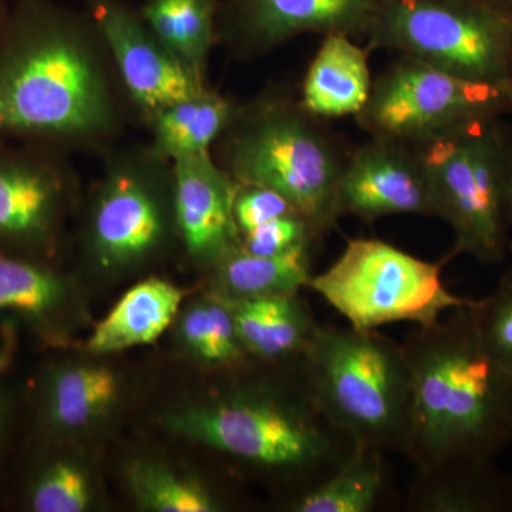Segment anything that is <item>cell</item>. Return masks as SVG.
<instances>
[{
    "label": "cell",
    "instance_id": "cell-18",
    "mask_svg": "<svg viewBox=\"0 0 512 512\" xmlns=\"http://www.w3.org/2000/svg\"><path fill=\"white\" fill-rule=\"evenodd\" d=\"M228 303L242 348L266 365L302 360L320 326L298 293Z\"/></svg>",
    "mask_w": 512,
    "mask_h": 512
},
{
    "label": "cell",
    "instance_id": "cell-33",
    "mask_svg": "<svg viewBox=\"0 0 512 512\" xmlns=\"http://www.w3.org/2000/svg\"><path fill=\"white\" fill-rule=\"evenodd\" d=\"M510 220H511V228H512V192H511ZM508 252H511V254H512V237L510 238V244H508Z\"/></svg>",
    "mask_w": 512,
    "mask_h": 512
},
{
    "label": "cell",
    "instance_id": "cell-5",
    "mask_svg": "<svg viewBox=\"0 0 512 512\" xmlns=\"http://www.w3.org/2000/svg\"><path fill=\"white\" fill-rule=\"evenodd\" d=\"M503 116L484 117L434 134L414 144L439 218L453 229L458 255L498 264L511 238L512 131Z\"/></svg>",
    "mask_w": 512,
    "mask_h": 512
},
{
    "label": "cell",
    "instance_id": "cell-26",
    "mask_svg": "<svg viewBox=\"0 0 512 512\" xmlns=\"http://www.w3.org/2000/svg\"><path fill=\"white\" fill-rule=\"evenodd\" d=\"M93 501L89 473L69 457H40L23 485L22 503L28 511L83 512Z\"/></svg>",
    "mask_w": 512,
    "mask_h": 512
},
{
    "label": "cell",
    "instance_id": "cell-7",
    "mask_svg": "<svg viewBox=\"0 0 512 512\" xmlns=\"http://www.w3.org/2000/svg\"><path fill=\"white\" fill-rule=\"evenodd\" d=\"M443 266V261H423L380 239H350L325 272L312 276L308 289L353 329L377 330L402 322L429 326L476 302L448 291Z\"/></svg>",
    "mask_w": 512,
    "mask_h": 512
},
{
    "label": "cell",
    "instance_id": "cell-2",
    "mask_svg": "<svg viewBox=\"0 0 512 512\" xmlns=\"http://www.w3.org/2000/svg\"><path fill=\"white\" fill-rule=\"evenodd\" d=\"M168 426L252 470L284 478L291 484V500L338 470L357 444L323 412L302 360L284 382L234 384L173 414Z\"/></svg>",
    "mask_w": 512,
    "mask_h": 512
},
{
    "label": "cell",
    "instance_id": "cell-1",
    "mask_svg": "<svg viewBox=\"0 0 512 512\" xmlns=\"http://www.w3.org/2000/svg\"><path fill=\"white\" fill-rule=\"evenodd\" d=\"M473 305L416 326L402 343L413 376L406 457L414 467L451 458L495 460L512 446V376L484 348Z\"/></svg>",
    "mask_w": 512,
    "mask_h": 512
},
{
    "label": "cell",
    "instance_id": "cell-30",
    "mask_svg": "<svg viewBox=\"0 0 512 512\" xmlns=\"http://www.w3.org/2000/svg\"><path fill=\"white\" fill-rule=\"evenodd\" d=\"M295 212L291 202L269 188L258 185H239L237 188L234 218L241 235L261 227L266 222Z\"/></svg>",
    "mask_w": 512,
    "mask_h": 512
},
{
    "label": "cell",
    "instance_id": "cell-10",
    "mask_svg": "<svg viewBox=\"0 0 512 512\" xmlns=\"http://www.w3.org/2000/svg\"><path fill=\"white\" fill-rule=\"evenodd\" d=\"M402 214L439 217L429 178L409 144L375 137L343 164L336 215L375 221Z\"/></svg>",
    "mask_w": 512,
    "mask_h": 512
},
{
    "label": "cell",
    "instance_id": "cell-22",
    "mask_svg": "<svg viewBox=\"0 0 512 512\" xmlns=\"http://www.w3.org/2000/svg\"><path fill=\"white\" fill-rule=\"evenodd\" d=\"M387 454L356 444L348 460L325 481L285 503L289 512H372L390 487Z\"/></svg>",
    "mask_w": 512,
    "mask_h": 512
},
{
    "label": "cell",
    "instance_id": "cell-15",
    "mask_svg": "<svg viewBox=\"0 0 512 512\" xmlns=\"http://www.w3.org/2000/svg\"><path fill=\"white\" fill-rule=\"evenodd\" d=\"M410 512L512 511V477L494 460L451 458L414 467L406 494Z\"/></svg>",
    "mask_w": 512,
    "mask_h": 512
},
{
    "label": "cell",
    "instance_id": "cell-23",
    "mask_svg": "<svg viewBox=\"0 0 512 512\" xmlns=\"http://www.w3.org/2000/svg\"><path fill=\"white\" fill-rule=\"evenodd\" d=\"M311 245L261 256L237 251L214 266V293L225 301L298 293L312 279Z\"/></svg>",
    "mask_w": 512,
    "mask_h": 512
},
{
    "label": "cell",
    "instance_id": "cell-6",
    "mask_svg": "<svg viewBox=\"0 0 512 512\" xmlns=\"http://www.w3.org/2000/svg\"><path fill=\"white\" fill-rule=\"evenodd\" d=\"M366 35L375 49L512 87V16L483 0H382Z\"/></svg>",
    "mask_w": 512,
    "mask_h": 512
},
{
    "label": "cell",
    "instance_id": "cell-12",
    "mask_svg": "<svg viewBox=\"0 0 512 512\" xmlns=\"http://www.w3.org/2000/svg\"><path fill=\"white\" fill-rule=\"evenodd\" d=\"M238 184L200 153L174 160L175 220L190 254L215 266L241 247L234 218Z\"/></svg>",
    "mask_w": 512,
    "mask_h": 512
},
{
    "label": "cell",
    "instance_id": "cell-19",
    "mask_svg": "<svg viewBox=\"0 0 512 512\" xmlns=\"http://www.w3.org/2000/svg\"><path fill=\"white\" fill-rule=\"evenodd\" d=\"M70 282L42 258L0 249V313L22 319L39 338L59 342L73 315Z\"/></svg>",
    "mask_w": 512,
    "mask_h": 512
},
{
    "label": "cell",
    "instance_id": "cell-28",
    "mask_svg": "<svg viewBox=\"0 0 512 512\" xmlns=\"http://www.w3.org/2000/svg\"><path fill=\"white\" fill-rule=\"evenodd\" d=\"M471 313L484 348L512 376V268L487 298L474 302Z\"/></svg>",
    "mask_w": 512,
    "mask_h": 512
},
{
    "label": "cell",
    "instance_id": "cell-25",
    "mask_svg": "<svg viewBox=\"0 0 512 512\" xmlns=\"http://www.w3.org/2000/svg\"><path fill=\"white\" fill-rule=\"evenodd\" d=\"M214 0H148L141 18L167 49L198 72L214 39Z\"/></svg>",
    "mask_w": 512,
    "mask_h": 512
},
{
    "label": "cell",
    "instance_id": "cell-8",
    "mask_svg": "<svg viewBox=\"0 0 512 512\" xmlns=\"http://www.w3.org/2000/svg\"><path fill=\"white\" fill-rule=\"evenodd\" d=\"M308 116L303 109L259 114L235 138L231 167L238 185L278 192L322 235L338 221L336 191L345 161Z\"/></svg>",
    "mask_w": 512,
    "mask_h": 512
},
{
    "label": "cell",
    "instance_id": "cell-29",
    "mask_svg": "<svg viewBox=\"0 0 512 512\" xmlns=\"http://www.w3.org/2000/svg\"><path fill=\"white\" fill-rule=\"evenodd\" d=\"M320 234L301 214L276 218L241 235V249L252 255L284 254L293 248L312 244Z\"/></svg>",
    "mask_w": 512,
    "mask_h": 512
},
{
    "label": "cell",
    "instance_id": "cell-9",
    "mask_svg": "<svg viewBox=\"0 0 512 512\" xmlns=\"http://www.w3.org/2000/svg\"><path fill=\"white\" fill-rule=\"evenodd\" d=\"M512 111V87L474 82L403 56L373 83L357 114L377 138L412 144L450 128Z\"/></svg>",
    "mask_w": 512,
    "mask_h": 512
},
{
    "label": "cell",
    "instance_id": "cell-31",
    "mask_svg": "<svg viewBox=\"0 0 512 512\" xmlns=\"http://www.w3.org/2000/svg\"><path fill=\"white\" fill-rule=\"evenodd\" d=\"M6 420H8V402L5 392L0 387V450H2L3 434H5Z\"/></svg>",
    "mask_w": 512,
    "mask_h": 512
},
{
    "label": "cell",
    "instance_id": "cell-21",
    "mask_svg": "<svg viewBox=\"0 0 512 512\" xmlns=\"http://www.w3.org/2000/svg\"><path fill=\"white\" fill-rule=\"evenodd\" d=\"M183 298L180 288L163 279L150 278L134 285L97 323L87 349L107 355L153 343L173 323Z\"/></svg>",
    "mask_w": 512,
    "mask_h": 512
},
{
    "label": "cell",
    "instance_id": "cell-20",
    "mask_svg": "<svg viewBox=\"0 0 512 512\" xmlns=\"http://www.w3.org/2000/svg\"><path fill=\"white\" fill-rule=\"evenodd\" d=\"M372 87L366 50L348 35H328L306 73L302 109L325 119L357 116L365 109Z\"/></svg>",
    "mask_w": 512,
    "mask_h": 512
},
{
    "label": "cell",
    "instance_id": "cell-17",
    "mask_svg": "<svg viewBox=\"0 0 512 512\" xmlns=\"http://www.w3.org/2000/svg\"><path fill=\"white\" fill-rule=\"evenodd\" d=\"M120 380L113 369L92 363H64L40 379L39 421L42 436H66L86 429L116 406Z\"/></svg>",
    "mask_w": 512,
    "mask_h": 512
},
{
    "label": "cell",
    "instance_id": "cell-32",
    "mask_svg": "<svg viewBox=\"0 0 512 512\" xmlns=\"http://www.w3.org/2000/svg\"><path fill=\"white\" fill-rule=\"evenodd\" d=\"M483 2L512 16V0H483Z\"/></svg>",
    "mask_w": 512,
    "mask_h": 512
},
{
    "label": "cell",
    "instance_id": "cell-3",
    "mask_svg": "<svg viewBox=\"0 0 512 512\" xmlns=\"http://www.w3.org/2000/svg\"><path fill=\"white\" fill-rule=\"evenodd\" d=\"M110 119L100 64L66 13L18 0L0 40V137L92 134Z\"/></svg>",
    "mask_w": 512,
    "mask_h": 512
},
{
    "label": "cell",
    "instance_id": "cell-27",
    "mask_svg": "<svg viewBox=\"0 0 512 512\" xmlns=\"http://www.w3.org/2000/svg\"><path fill=\"white\" fill-rule=\"evenodd\" d=\"M131 493L140 507L154 512H217L220 498L195 478L170 468L137 461L127 470Z\"/></svg>",
    "mask_w": 512,
    "mask_h": 512
},
{
    "label": "cell",
    "instance_id": "cell-4",
    "mask_svg": "<svg viewBox=\"0 0 512 512\" xmlns=\"http://www.w3.org/2000/svg\"><path fill=\"white\" fill-rule=\"evenodd\" d=\"M323 412L356 443L407 456L413 376L403 345L377 330L319 326L302 359Z\"/></svg>",
    "mask_w": 512,
    "mask_h": 512
},
{
    "label": "cell",
    "instance_id": "cell-16",
    "mask_svg": "<svg viewBox=\"0 0 512 512\" xmlns=\"http://www.w3.org/2000/svg\"><path fill=\"white\" fill-rule=\"evenodd\" d=\"M382 0H241L239 23L258 46L301 33H366Z\"/></svg>",
    "mask_w": 512,
    "mask_h": 512
},
{
    "label": "cell",
    "instance_id": "cell-11",
    "mask_svg": "<svg viewBox=\"0 0 512 512\" xmlns=\"http://www.w3.org/2000/svg\"><path fill=\"white\" fill-rule=\"evenodd\" d=\"M94 19L110 47L128 92L153 113L204 92L195 70L167 49L126 6L96 0Z\"/></svg>",
    "mask_w": 512,
    "mask_h": 512
},
{
    "label": "cell",
    "instance_id": "cell-13",
    "mask_svg": "<svg viewBox=\"0 0 512 512\" xmlns=\"http://www.w3.org/2000/svg\"><path fill=\"white\" fill-rule=\"evenodd\" d=\"M62 202L53 165L0 148V249L40 258L55 237Z\"/></svg>",
    "mask_w": 512,
    "mask_h": 512
},
{
    "label": "cell",
    "instance_id": "cell-24",
    "mask_svg": "<svg viewBox=\"0 0 512 512\" xmlns=\"http://www.w3.org/2000/svg\"><path fill=\"white\" fill-rule=\"evenodd\" d=\"M234 111L218 94L202 92L156 113L158 153L180 158L208 153V148L232 120Z\"/></svg>",
    "mask_w": 512,
    "mask_h": 512
},
{
    "label": "cell",
    "instance_id": "cell-14",
    "mask_svg": "<svg viewBox=\"0 0 512 512\" xmlns=\"http://www.w3.org/2000/svg\"><path fill=\"white\" fill-rule=\"evenodd\" d=\"M163 205L140 175H113L94 207L92 245L101 264L126 266L146 258L163 241Z\"/></svg>",
    "mask_w": 512,
    "mask_h": 512
}]
</instances>
